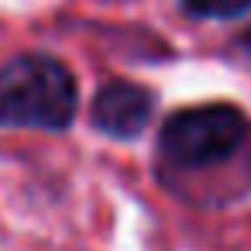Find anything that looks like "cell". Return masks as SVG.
<instances>
[{
    "label": "cell",
    "mask_w": 251,
    "mask_h": 251,
    "mask_svg": "<svg viewBox=\"0 0 251 251\" xmlns=\"http://www.w3.org/2000/svg\"><path fill=\"white\" fill-rule=\"evenodd\" d=\"M79 93L73 73L52 55H18L0 66V124L66 131Z\"/></svg>",
    "instance_id": "6da1fadb"
},
{
    "label": "cell",
    "mask_w": 251,
    "mask_h": 251,
    "mask_svg": "<svg viewBox=\"0 0 251 251\" xmlns=\"http://www.w3.org/2000/svg\"><path fill=\"white\" fill-rule=\"evenodd\" d=\"M248 131L251 124L234 103H203L176 110L158 131V148L179 169H206L230 158Z\"/></svg>",
    "instance_id": "7a4b0ae2"
},
{
    "label": "cell",
    "mask_w": 251,
    "mask_h": 251,
    "mask_svg": "<svg viewBox=\"0 0 251 251\" xmlns=\"http://www.w3.org/2000/svg\"><path fill=\"white\" fill-rule=\"evenodd\" d=\"M151 107H155V97L145 86L127 83V79H114L93 97L90 121L97 131H103L110 138H134L151 121Z\"/></svg>",
    "instance_id": "3957f363"
},
{
    "label": "cell",
    "mask_w": 251,
    "mask_h": 251,
    "mask_svg": "<svg viewBox=\"0 0 251 251\" xmlns=\"http://www.w3.org/2000/svg\"><path fill=\"white\" fill-rule=\"evenodd\" d=\"M182 7L193 18H237L251 11V0H182Z\"/></svg>",
    "instance_id": "277c9868"
}]
</instances>
